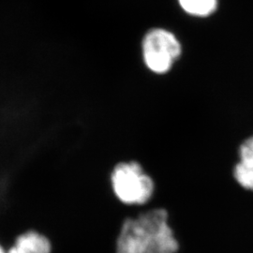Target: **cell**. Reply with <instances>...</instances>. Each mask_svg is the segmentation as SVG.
Here are the masks:
<instances>
[{
    "instance_id": "obj_1",
    "label": "cell",
    "mask_w": 253,
    "mask_h": 253,
    "mask_svg": "<svg viewBox=\"0 0 253 253\" xmlns=\"http://www.w3.org/2000/svg\"><path fill=\"white\" fill-rule=\"evenodd\" d=\"M178 250L168 213L163 208L125 219L117 239V253H176Z\"/></svg>"
},
{
    "instance_id": "obj_2",
    "label": "cell",
    "mask_w": 253,
    "mask_h": 253,
    "mask_svg": "<svg viewBox=\"0 0 253 253\" xmlns=\"http://www.w3.org/2000/svg\"><path fill=\"white\" fill-rule=\"evenodd\" d=\"M112 188L126 205H145L154 193V181L137 162L117 164L111 173Z\"/></svg>"
},
{
    "instance_id": "obj_3",
    "label": "cell",
    "mask_w": 253,
    "mask_h": 253,
    "mask_svg": "<svg viewBox=\"0 0 253 253\" xmlns=\"http://www.w3.org/2000/svg\"><path fill=\"white\" fill-rule=\"evenodd\" d=\"M142 51L146 67L153 73L163 74L168 73L180 57L182 47L170 31L155 28L144 38Z\"/></svg>"
},
{
    "instance_id": "obj_4",
    "label": "cell",
    "mask_w": 253,
    "mask_h": 253,
    "mask_svg": "<svg viewBox=\"0 0 253 253\" xmlns=\"http://www.w3.org/2000/svg\"><path fill=\"white\" fill-rule=\"evenodd\" d=\"M53 246L48 236L37 230H27L19 234L7 253H52Z\"/></svg>"
},
{
    "instance_id": "obj_5",
    "label": "cell",
    "mask_w": 253,
    "mask_h": 253,
    "mask_svg": "<svg viewBox=\"0 0 253 253\" xmlns=\"http://www.w3.org/2000/svg\"><path fill=\"white\" fill-rule=\"evenodd\" d=\"M239 163L235 165L234 176L246 190H253V136L239 148Z\"/></svg>"
},
{
    "instance_id": "obj_6",
    "label": "cell",
    "mask_w": 253,
    "mask_h": 253,
    "mask_svg": "<svg viewBox=\"0 0 253 253\" xmlns=\"http://www.w3.org/2000/svg\"><path fill=\"white\" fill-rule=\"evenodd\" d=\"M181 8L196 17L211 15L217 6V0H178Z\"/></svg>"
},
{
    "instance_id": "obj_7",
    "label": "cell",
    "mask_w": 253,
    "mask_h": 253,
    "mask_svg": "<svg viewBox=\"0 0 253 253\" xmlns=\"http://www.w3.org/2000/svg\"><path fill=\"white\" fill-rule=\"evenodd\" d=\"M0 253H7V248H5L0 242Z\"/></svg>"
}]
</instances>
